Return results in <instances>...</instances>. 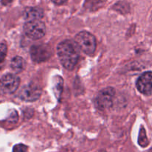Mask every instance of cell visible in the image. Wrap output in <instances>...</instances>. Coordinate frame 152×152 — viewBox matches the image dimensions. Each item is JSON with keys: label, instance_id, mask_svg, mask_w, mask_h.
<instances>
[{"label": "cell", "instance_id": "obj_1", "mask_svg": "<svg viewBox=\"0 0 152 152\" xmlns=\"http://www.w3.org/2000/svg\"><path fill=\"white\" fill-rule=\"evenodd\" d=\"M56 50L62 66L67 70L72 71L80 58V49L77 44L71 40H65L58 45Z\"/></svg>", "mask_w": 152, "mask_h": 152}, {"label": "cell", "instance_id": "obj_2", "mask_svg": "<svg viewBox=\"0 0 152 152\" xmlns=\"http://www.w3.org/2000/svg\"><path fill=\"white\" fill-rule=\"evenodd\" d=\"M74 42L79 49L86 54L91 55L94 53L96 48V40L94 35L87 31H81L75 37Z\"/></svg>", "mask_w": 152, "mask_h": 152}, {"label": "cell", "instance_id": "obj_3", "mask_svg": "<svg viewBox=\"0 0 152 152\" xmlns=\"http://www.w3.org/2000/svg\"><path fill=\"white\" fill-rule=\"evenodd\" d=\"M24 32L31 39H40L45 35L46 27L40 20L29 21L24 25Z\"/></svg>", "mask_w": 152, "mask_h": 152}, {"label": "cell", "instance_id": "obj_4", "mask_svg": "<svg viewBox=\"0 0 152 152\" xmlns=\"http://www.w3.org/2000/svg\"><path fill=\"white\" fill-rule=\"evenodd\" d=\"M20 79L12 74H6L0 79V94H11L19 86Z\"/></svg>", "mask_w": 152, "mask_h": 152}, {"label": "cell", "instance_id": "obj_5", "mask_svg": "<svg viewBox=\"0 0 152 152\" xmlns=\"http://www.w3.org/2000/svg\"><path fill=\"white\" fill-rule=\"evenodd\" d=\"M31 57L36 63H41L50 59L52 55V50L48 45H34L30 50Z\"/></svg>", "mask_w": 152, "mask_h": 152}, {"label": "cell", "instance_id": "obj_6", "mask_svg": "<svg viewBox=\"0 0 152 152\" xmlns=\"http://www.w3.org/2000/svg\"><path fill=\"white\" fill-rule=\"evenodd\" d=\"M42 91L39 86L34 83H29L21 88L18 96L25 102H34L40 97Z\"/></svg>", "mask_w": 152, "mask_h": 152}, {"label": "cell", "instance_id": "obj_7", "mask_svg": "<svg viewBox=\"0 0 152 152\" xmlns=\"http://www.w3.org/2000/svg\"><path fill=\"white\" fill-rule=\"evenodd\" d=\"M115 89L108 87L101 90L96 98V105L99 109L106 110L112 105Z\"/></svg>", "mask_w": 152, "mask_h": 152}, {"label": "cell", "instance_id": "obj_8", "mask_svg": "<svg viewBox=\"0 0 152 152\" xmlns=\"http://www.w3.org/2000/svg\"><path fill=\"white\" fill-rule=\"evenodd\" d=\"M137 88L140 93L145 95L152 94V72L143 73L137 81Z\"/></svg>", "mask_w": 152, "mask_h": 152}, {"label": "cell", "instance_id": "obj_9", "mask_svg": "<svg viewBox=\"0 0 152 152\" xmlns=\"http://www.w3.org/2000/svg\"><path fill=\"white\" fill-rule=\"evenodd\" d=\"M24 19L27 22L34 20H40L44 16L42 9L36 7H27L22 13Z\"/></svg>", "mask_w": 152, "mask_h": 152}, {"label": "cell", "instance_id": "obj_10", "mask_svg": "<svg viewBox=\"0 0 152 152\" xmlns=\"http://www.w3.org/2000/svg\"><path fill=\"white\" fill-rule=\"evenodd\" d=\"M25 65H26L25 61L24 60L23 58L19 56L13 57L10 62V67L12 70L16 73L22 72L25 69Z\"/></svg>", "mask_w": 152, "mask_h": 152}, {"label": "cell", "instance_id": "obj_11", "mask_svg": "<svg viewBox=\"0 0 152 152\" xmlns=\"http://www.w3.org/2000/svg\"><path fill=\"white\" fill-rule=\"evenodd\" d=\"M107 0H86L84 7L87 10H95L99 8Z\"/></svg>", "mask_w": 152, "mask_h": 152}, {"label": "cell", "instance_id": "obj_12", "mask_svg": "<svg viewBox=\"0 0 152 152\" xmlns=\"http://www.w3.org/2000/svg\"><path fill=\"white\" fill-rule=\"evenodd\" d=\"M113 9L121 13H127L130 10V6L126 1H118L114 4Z\"/></svg>", "mask_w": 152, "mask_h": 152}, {"label": "cell", "instance_id": "obj_13", "mask_svg": "<svg viewBox=\"0 0 152 152\" xmlns=\"http://www.w3.org/2000/svg\"><path fill=\"white\" fill-rule=\"evenodd\" d=\"M138 143L141 147H147L149 144V141H148V138H147L146 133H145V130L143 127H141L140 131L139 138H138Z\"/></svg>", "mask_w": 152, "mask_h": 152}, {"label": "cell", "instance_id": "obj_14", "mask_svg": "<svg viewBox=\"0 0 152 152\" xmlns=\"http://www.w3.org/2000/svg\"><path fill=\"white\" fill-rule=\"evenodd\" d=\"M56 80H57V81L55 82L54 91L56 96H59L62 91V88H63V80H62V79L60 77H56Z\"/></svg>", "mask_w": 152, "mask_h": 152}, {"label": "cell", "instance_id": "obj_15", "mask_svg": "<svg viewBox=\"0 0 152 152\" xmlns=\"http://www.w3.org/2000/svg\"><path fill=\"white\" fill-rule=\"evenodd\" d=\"M7 48L6 45L0 43V64L4 62L6 54H7Z\"/></svg>", "mask_w": 152, "mask_h": 152}, {"label": "cell", "instance_id": "obj_16", "mask_svg": "<svg viewBox=\"0 0 152 152\" xmlns=\"http://www.w3.org/2000/svg\"><path fill=\"white\" fill-rule=\"evenodd\" d=\"M13 152H28V147L23 144H18L13 147Z\"/></svg>", "mask_w": 152, "mask_h": 152}, {"label": "cell", "instance_id": "obj_17", "mask_svg": "<svg viewBox=\"0 0 152 152\" xmlns=\"http://www.w3.org/2000/svg\"><path fill=\"white\" fill-rule=\"evenodd\" d=\"M51 1L56 5H61V4H63L64 3L66 2L68 0H51Z\"/></svg>", "mask_w": 152, "mask_h": 152}, {"label": "cell", "instance_id": "obj_18", "mask_svg": "<svg viewBox=\"0 0 152 152\" xmlns=\"http://www.w3.org/2000/svg\"><path fill=\"white\" fill-rule=\"evenodd\" d=\"M148 152H152V149H151V150H150V151H148Z\"/></svg>", "mask_w": 152, "mask_h": 152}]
</instances>
